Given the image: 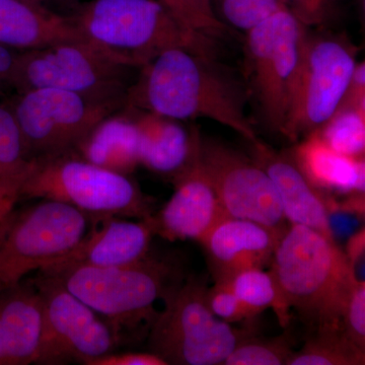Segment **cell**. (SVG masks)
I'll return each instance as SVG.
<instances>
[{"instance_id": "obj_16", "label": "cell", "mask_w": 365, "mask_h": 365, "mask_svg": "<svg viewBox=\"0 0 365 365\" xmlns=\"http://www.w3.org/2000/svg\"><path fill=\"white\" fill-rule=\"evenodd\" d=\"M250 144L251 158L272 180L288 223L312 228L336 242L330 215L337 199L314 187L289 153L276 151L259 138Z\"/></svg>"}, {"instance_id": "obj_12", "label": "cell", "mask_w": 365, "mask_h": 365, "mask_svg": "<svg viewBox=\"0 0 365 365\" xmlns=\"http://www.w3.org/2000/svg\"><path fill=\"white\" fill-rule=\"evenodd\" d=\"M34 284L43 304V330L36 364H83L111 353L117 344L107 322L60 281L37 272Z\"/></svg>"}, {"instance_id": "obj_31", "label": "cell", "mask_w": 365, "mask_h": 365, "mask_svg": "<svg viewBox=\"0 0 365 365\" xmlns=\"http://www.w3.org/2000/svg\"><path fill=\"white\" fill-rule=\"evenodd\" d=\"M343 331L357 347L365 351V282L357 280L346 304Z\"/></svg>"}, {"instance_id": "obj_33", "label": "cell", "mask_w": 365, "mask_h": 365, "mask_svg": "<svg viewBox=\"0 0 365 365\" xmlns=\"http://www.w3.org/2000/svg\"><path fill=\"white\" fill-rule=\"evenodd\" d=\"M90 365H168V364L160 356L151 352H126L120 353V354H114L111 352L93 360Z\"/></svg>"}, {"instance_id": "obj_18", "label": "cell", "mask_w": 365, "mask_h": 365, "mask_svg": "<svg viewBox=\"0 0 365 365\" xmlns=\"http://www.w3.org/2000/svg\"><path fill=\"white\" fill-rule=\"evenodd\" d=\"M42 330V299L33 280L0 294V365L35 364Z\"/></svg>"}, {"instance_id": "obj_7", "label": "cell", "mask_w": 365, "mask_h": 365, "mask_svg": "<svg viewBox=\"0 0 365 365\" xmlns=\"http://www.w3.org/2000/svg\"><path fill=\"white\" fill-rule=\"evenodd\" d=\"M132 69L86 41H71L19 51L9 86L16 93L34 88L71 91L124 108Z\"/></svg>"}, {"instance_id": "obj_9", "label": "cell", "mask_w": 365, "mask_h": 365, "mask_svg": "<svg viewBox=\"0 0 365 365\" xmlns=\"http://www.w3.org/2000/svg\"><path fill=\"white\" fill-rule=\"evenodd\" d=\"M88 222L78 209L56 201L14 207L0 220V294L68 253Z\"/></svg>"}, {"instance_id": "obj_8", "label": "cell", "mask_w": 365, "mask_h": 365, "mask_svg": "<svg viewBox=\"0 0 365 365\" xmlns=\"http://www.w3.org/2000/svg\"><path fill=\"white\" fill-rule=\"evenodd\" d=\"M309 29L282 9L246 33L245 83L266 124L277 133L294 100Z\"/></svg>"}, {"instance_id": "obj_34", "label": "cell", "mask_w": 365, "mask_h": 365, "mask_svg": "<svg viewBox=\"0 0 365 365\" xmlns=\"http://www.w3.org/2000/svg\"><path fill=\"white\" fill-rule=\"evenodd\" d=\"M23 182L0 181V220L9 215L21 199Z\"/></svg>"}, {"instance_id": "obj_23", "label": "cell", "mask_w": 365, "mask_h": 365, "mask_svg": "<svg viewBox=\"0 0 365 365\" xmlns=\"http://www.w3.org/2000/svg\"><path fill=\"white\" fill-rule=\"evenodd\" d=\"M365 351L344 331L309 333L302 349L294 351L287 365H364Z\"/></svg>"}, {"instance_id": "obj_6", "label": "cell", "mask_w": 365, "mask_h": 365, "mask_svg": "<svg viewBox=\"0 0 365 365\" xmlns=\"http://www.w3.org/2000/svg\"><path fill=\"white\" fill-rule=\"evenodd\" d=\"M206 281L181 280L163 297L165 309L150 327V349L168 365L223 364L251 329H237L213 314Z\"/></svg>"}, {"instance_id": "obj_21", "label": "cell", "mask_w": 365, "mask_h": 365, "mask_svg": "<svg viewBox=\"0 0 365 365\" xmlns=\"http://www.w3.org/2000/svg\"><path fill=\"white\" fill-rule=\"evenodd\" d=\"M297 167L314 187L339 195L365 193L364 158H351L333 150L312 132L289 151Z\"/></svg>"}, {"instance_id": "obj_4", "label": "cell", "mask_w": 365, "mask_h": 365, "mask_svg": "<svg viewBox=\"0 0 365 365\" xmlns=\"http://www.w3.org/2000/svg\"><path fill=\"white\" fill-rule=\"evenodd\" d=\"M20 195L67 204L88 220L106 216L146 220L155 213V200L128 175L98 167L74 150L33 160Z\"/></svg>"}, {"instance_id": "obj_26", "label": "cell", "mask_w": 365, "mask_h": 365, "mask_svg": "<svg viewBox=\"0 0 365 365\" xmlns=\"http://www.w3.org/2000/svg\"><path fill=\"white\" fill-rule=\"evenodd\" d=\"M32 165L13 113L0 105V181L23 182Z\"/></svg>"}, {"instance_id": "obj_25", "label": "cell", "mask_w": 365, "mask_h": 365, "mask_svg": "<svg viewBox=\"0 0 365 365\" xmlns=\"http://www.w3.org/2000/svg\"><path fill=\"white\" fill-rule=\"evenodd\" d=\"M232 292L258 316L267 309H273L280 325L287 327L290 316L285 311L279 289L270 271L263 268H249L235 274L227 281Z\"/></svg>"}, {"instance_id": "obj_2", "label": "cell", "mask_w": 365, "mask_h": 365, "mask_svg": "<svg viewBox=\"0 0 365 365\" xmlns=\"http://www.w3.org/2000/svg\"><path fill=\"white\" fill-rule=\"evenodd\" d=\"M287 313L294 309L309 333L343 330L356 273L337 242L289 223L270 263Z\"/></svg>"}, {"instance_id": "obj_36", "label": "cell", "mask_w": 365, "mask_h": 365, "mask_svg": "<svg viewBox=\"0 0 365 365\" xmlns=\"http://www.w3.org/2000/svg\"><path fill=\"white\" fill-rule=\"evenodd\" d=\"M364 228H362L356 235H353L351 240L348 242L347 248L344 253L347 256L348 260L350 261L353 268H355L357 262L360 260L364 255V242H365Z\"/></svg>"}, {"instance_id": "obj_13", "label": "cell", "mask_w": 365, "mask_h": 365, "mask_svg": "<svg viewBox=\"0 0 365 365\" xmlns=\"http://www.w3.org/2000/svg\"><path fill=\"white\" fill-rule=\"evenodd\" d=\"M201 163L225 215L283 234L288 223L272 180L258 163L220 141L201 137Z\"/></svg>"}, {"instance_id": "obj_10", "label": "cell", "mask_w": 365, "mask_h": 365, "mask_svg": "<svg viewBox=\"0 0 365 365\" xmlns=\"http://www.w3.org/2000/svg\"><path fill=\"white\" fill-rule=\"evenodd\" d=\"M359 48L344 34L309 29L294 100L281 135L297 143L325 124L344 98Z\"/></svg>"}, {"instance_id": "obj_27", "label": "cell", "mask_w": 365, "mask_h": 365, "mask_svg": "<svg viewBox=\"0 0 365 365\" xmlns=\"http://www.w3.org/2000/svg\"><path fill=\"white\" fill-rule=\"evenodd\" d=\"M292 353V343L287 334L273 339H262L252 333L237 345L223 364L287 365Z\"/></svg>"}, {"instance_id": "obj_1", "label": "cell", "mask_w": 365, "mask_h": 365, "mask_svg": "<svg viewBox=\"0 0 365 365\" xmlns=\"http://www.w3.org/2000/svg\"><path fill=\"white\" fill-rule=\"evenodd\" d=\"M246 83L216 56L173 48L141 67L127 91L124 108L182 120L207 118L249 143L258 139L247 116Z\"/></svg>"}, {"instance_id": "obj_19", "label": "cell", "mask_w": 365, "mask_h": 365, "mask_svg": "<svg viewBox=\"0 0 365 365\" xmlns=\"http://www.w3.org/2000/svg\"><path fill=\"white\" fill-rule=\"evenodd\" d=\"M130 112L139 137V163L172 179L198 155L201 135L188 130L178 120L125 108Z\"/></svg>"}, {"instance_id": "obj_37", "label": "cell", "mask_w": 365, "mask_h": 365, "mask_svg": "<svg viewBox=\"0 0 365 365\" xmlns=\"http://www.w3.org/2000/svg\"><path fill=\"white\" fill-rule=\"evenodd\" d=\"M26 4H32V6L45 7L46 4H76L78 0H21ZM46 9V7H45Z\"/></svg>"}, {"instance_id": "obj_3", "label": "cell", "mask_w": 365, "mask_h": 365, "mask_svg": "<svg viewBox=\"0 0 365 365\" xmlns=\"http://www.w3.org/2000/svg\"><path fill=\"white\" fill-rule=\"evenodd\" d=\"M68 18L83 41L132 68L173 48L217 56V41L182 26L160 0H91Z\"/></svg>"}, {"instance_id": "obj_30", "label": "cell", "mask_w": 365, "mask_h": 365, "mask_svg": "<svg viewBox=\"0 0 365 365\" xmlns=\"http://www.w3.org/2000/svg\"><path fill=\"white\" fill-rule=\"evenodd\" d=\"M206 302L215 317L228 324L248 322L257 314L235 295L227 281H218L207 288Z\"/></svg>"}, {"instance_id": "obj_20", "label": "cell", "mask_w": 365, "mask_h": 365, "mask_svg": "<svg viewBox=\"0 0 365 365\" xmlns=\"http://www.w3.org/2000/svg\"><path fill=\"white\" fill-rule=\"evenodd\" d=\"M83 41L69 20L21 0H0V45L16 51Z\"/></svg>"}, {"instance_id": "obj_28", "label": "cell", "mask_w": 365, "mask_h": 365, "mask_svg": "<svg viewBox=\"0 0 365 365\" xmlns=\"http://www.w3.org/2000/svg\"><path fill=\"white\" fill-rule=\"evenodd\" d=\"M182 26L213 40H223L232 34L216 16L212 0H160Z\"/></svg>"}, {"instance_id": "obj_11", "label": "cell", "mask_w": 365, "mask_h": 365, "mask_svg": "<svg viewBox=\"0 0 365 365\" xmlns=\"http://www.w3.org/2000/svg\"><path fill=\"white\" fill-rule=\"evenodd\" d=\"M4 105L13 113L32 160L76 150L103 120L123 109L55 88L21 91Z\"/></svg>"}, {"instance_id": "obj_32", "label": "cell", "mask_w": 365, "mask_h": 365, "mask_svg": "<svg viewBox=\"0 0 365 365\" xmlns=\"http://www.w3.org/2000/svg\"><path fill=\"white\" fill-rule=\"evenodd\" d=\"M292 16L311 29L325 26L337 11L338 0H283Z\"/></svg>"}, {"instance_id": "obj_22", "label": "cell", "mask_w": 365, "mask_h": 365, "mask_svg": "<svg viewBox=\"0 0 365 365\" xmlns=\"http://www.w3.org/2000/svg\"><path fill=\"white\" fill-rule=\"evenodd\" d=\"M76 153L98 167L129 175L139 163V137L128 110L106 118L76 146Z\"/></svg>"}, {"instance_id": "obj_17", "label": "cell", "mask_w": 365, "mask_h": 365, "mask_svg": "<svg viewBox=\"0 0 365 365\" xmlns=\"http://www.w3.org/2000/svg\"><path fill=\"white\" fill-rule=\"evenodd\" d=\"M281 235L252 220L225 216L200 242L215 282L246 269L267 267Z\"/></svg>"}, {"instance_id": "obj_15", "label": "cell", "mask_w": 365, "mask_h": 365, "mask_svg": "<svg viewBox=\"0 0 365 365\" xmlns=\"http://www.w3.org/2000/svg\"><path fill=\"white\" fill-rule=\"evenodd\" d=\"M170 181L174 184V193L153 215L155 234L172 242L190 240L200 242L227 215L199 153Z\"/></svg>"}, {"instance_id": "obj_29", "label": "cell", "mask_w": 365, "mask_h": 365, "mask_svg": "<svg viewBox=\"0 0 365 365\" xmlns=\"http://www.w3.org/2000/svg\"><path fill=\"white\" fill-rule=\"evenodd\" d=\"M212 6L228 28L246 33L272 14L287 9L283 0H212Z\"/></svg>"}, {"instance_id": "obj_14", "label": "cell", "mask_w": 365, "mask_h": 365, "mask_svg": "<svg viewBox=\"0 0 365 365\" xmlns=\"http://www.w3.org/2000/svg\"><path fill=\"white\" fill-rule=\"evenodd\" d=\"M93 227L66 255L39 271L72 267H113L136 263L150 255L155 235L153 216L128 220L116 216L91 218Z\"/></svg>"}, {"instance_id": "obj_35", "label": "cell", "mask_w": 365, "mask_h": 365, "mask_svg": "<svg viewBox=\"0 0 365 365\" xmlns=\"http://www.w3.org/2000/svg\"><path fill=\"white\" fill-rule=\"evenodd\" d=\"M16 55V50L0 45V91L9 86Z\"/></svg>"}, {"instance_id": "obj_24", "label": "cell", "mask_w": 365, "mask_h": 365, "mask_svg": "<svg viewBox=\"0 0 365 365\" xmlns=\"http://www.w3.org/2000/svg\"><path fill=\"white\" fill-rule=\"evenodd\" d=\"M365 108L342 103L332 117L313 132L333 150L351 158H364Z\"/></svg>"}, {"instance_id": "obj_5", "label": "cell", "mask_w": 365, "mask_h": 365, "mask_svg": "<svg viewBox=\"0 0 365 365\" xmlns=\"http://www.w3.org/2000/svg\"><path fill=\"white\" fill-rule=\"evenodd\" d=\"M38 272L60 281L96 313L104 316L117 343L126 327L143 319L155 321L158 314L153 304L181 281L174 263L150 255L128 265Z\"/></svg>"}]
</instances>
